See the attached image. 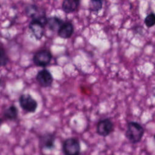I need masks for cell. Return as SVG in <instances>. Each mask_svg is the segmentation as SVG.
I'll use <instances>...</instances> for the list:
<instances>
[{"instance_id":"cell-10","label":"cell","mask_w":155,"mask_h":155,"mask_svg":"<svg viewBox=\"0 0 155 155\" xmlns=\"http://www.w3.org/2000/svg\"><path fill=\"white\" fill-rule=\"evenodd\" d=\"M74 32V27L70 21L64 22L58 31V35L60 38L68 39L71 37Z\"/></svg>"},{"instance_id":"cell-16","label":"cell","mask_w":155,"mask_h":155,"mask_svg":"<svg viewBox=\"0 0 155 155\" xmlns=\"http://www.w3.org/2000/svg\"><path fill=\"white\" fill-rule=\"evenodd\" d=\"M0 60H1V67L5 66L9 61L8 57L6 53V51L2 45L1 47V51H0Z\"/></svg>"},{"instance_id":"cell-7","label":"cell","mask_w":155,"mask_h":155,"mask_svg":"<svg viewBox=\"0 0 155 155\" xmlns=\"http://www.w3.org/2000/svg\"><path fill=\"white\" fill-rule=\"evenodd\" d=\"M36 79L38 84L44 88L51 87L54 80L50 71L46 68H43L37 73Z\"/></svg>"},{"instance_id":"cell-17","label":"cell","mask_w":155,"mask_h":155,"mask_svg":"<svg viewBox=\"0 0 155 155\" xmlns=\"http://www.w3.org/2000/svg\"><path fill=\"white\" fill-rule=\"evenodd\" d=\"M154 140H155V134H154Z\"/></svg>"},{"instance_id":"cell-8","label":"cell","mask_w":155,"mask_h":155,"mask_svg":"<svg viewBox=\"0 0 155 155\" xmlns=\"http://www.w3.org/2000/svg\"><path fill=\"white\" fill-rule=\"evenodd\" d=\"M56 136L54 133H45L39 137V145L41 148L50 150L54 148Z\"/></svg>"},{"instance_id":"cell-13","label":"cell","mask_w":155,"mask_h":155,"mask_svg":"<svg viewBox=\"0 0 155 155\" xmlns=\"http://www.w3.org/2000/svg\"><path fill=\"white\" fill-rule=\"evenodd\" d=\"M64 21L57 16H51L48 18L47 25L51 31H58Z\"/></svg>"},{"instance_id":"cell-1","label":"cell","mask_w":155,"mask_h":155,"mask_svg":"<svg viewBox=\"0 0 155 155\" xmlns=\"http://www.w3.org/2000/svg\"><path fill=\"white\" fill-rule=\"evenodd\" d=\"M144 128L141 124L137 122L130 121L127 124L125 131L126 138L133 144L140 142L144 134Z\"/></svg>"},{"instance_id":"cell-5","label":"cell","mask_w":155,"mask_h":155,"mask_svg":"<svg viewBox=\"0 0 155 155\" xmlns=\"http://www.w3.org/2000/svg\"><path fill=\"white\" fill-rule=\"evenodd\" d=\"M52 59V54L50 50L42 49L37 51L33 56V62L35 65L40 67H47Z\"/></svg>"},{"instance_id":"cell-12","label":"cell","mask_w":155,"mask_h":155,"mask_svg":"<svg viewBox=\"0 0 155 155\" xmlns=\"http://www.w3.org/2000/svg\"><path fill=\"white\" fill-rule=\"evenodd\" d=\"M81 0H64L62 4V8L66 13L75 12Z\"/></svg>"},{"instance_id":"cell-3","label":"cell","mask_w":155,"mask_h":155,"mask_svg":"<svg viewBox=\"0 0 155 155\" xmlns=\"http://www.w3.org/2000/svg\"><path fill=\"white\" fill-rule=\"evenodd\" d=\"M81 143L76 137H71L65 139L62 145L64 155H80Z\"/></svg>"},{"instance_id":"cell-9","label":"cell","mask_w":155,"mask_h":155,"mask_svg":"<svg viewBox=\"0 0 155 155\" xmlns=\"http://www.w3.org/2000/svg\"><path fill=\"white\" fill-rule=\"evenodd\" d=\"M44 27L43 24L36 20H31L28 25L30 30L37 40L41 39L44 36Z\"/></svg>"},{"instance_id":"cell-14","label":"cell","mask_w":155,"mask_h":155,"mask_svg":"<svg viewBox=\"0 0 155 155\" xmlns=\"http://www.w3.org/2000/svg\"><path fill=\"white\" fill-rule=\"evenodd\" d=\"M104 0H90L89 2V10L91 12H98L102 8Z\"/></svg>"},{"instance_id":"cell-2","label":"cell","mask_w":155,"mask_h":155,"mask_svg":"<svg viewBox=\"0 0 155 155\" xmlns=\"http://www.w3.org/2000/svg\"><path fill=\"white\" fill-rule=\"evenodd\" d=\"M25 12L27 16L31 18L32 20H36L44 26L47 24L48 18L46 16L45 11L35 4H29L25 8Z\"/></svg>"},{"instance_id":"cell-11","label":"cell","mask_w":155,"mask_h":155,"mask_svg":"<svg viewBox=\"0 0 155 155\" xmlns=\"http://www.w3.org/2000/svg\"><path fill=\"white\" fill-rule=\"evenodd\" d=\"M19 110L16 106L14 105H10L5 108L2 113L3 118L6 120H15L18 117Z\"/></svg>"},{"instance_id":"cell-4","label":"cell","mask_w":155,"mask_h":155,"mask_svg":"<svg viewBox=\"0 0 155 155\" xmlns=\"http://www.w3.org/2000/svg\"><path fill=\"white\" fill-rule=\"evenodd\" d=\"M18 102L20 107L27 113H35L38 107V102L28 93L21 94L19 97Z\"/></svg>"},{"instance_id":"cell-15","label":"cell","mask_w":155,"mask_h":155,"mask_svg":"<svg viewBox=\"0 0 155 155\" xmlns=\"http://www.w3.org/2000/svg\"><path fill=\"white\" fill-rule=\"evenodd\" d=\"M144 23L148 28L154 26L155 25V14L154 13H149L144 19Z\"/></svg>"},{"instance_id":"cell-6","label":"cell","mask_w":155,"mask_h":155,"mask_svg":"<svg viewBox=\"0 0 155 155\" xmlns=\"http://www.w3.org/2000/svg\"><path fill=\"white\" fill-rule=\"evenodd\" d=\"M114 129V124L110 118H104L97 122L96 133L99 136L107 137L113 132Z\"/></svg>"}]
</instances>
